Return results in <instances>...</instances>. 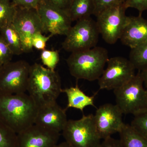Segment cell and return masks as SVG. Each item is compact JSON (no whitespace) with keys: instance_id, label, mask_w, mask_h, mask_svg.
Listing matches in <instances>:
<instances>
[{"instance_id":"22","label":"cell","mask_w":147,"mask_h":147,"mask_svg":"<svg viewBox=\"0 0 147 147\" xmlns=\"http://www.w3.org/2000/svg\"><path fill=\"white\" fill-rule=\"evenodd\" d=\"M0 147H18V135L0 121Z\"/></svg>"},{"instance_id":"20","label":"cell","mask_w":147,"mask_h":147,"mask_svg":"<svg viewBox=\"0 0 147 147\" xmlns=\"http://www.w3.org/2000/svg\"><path fill=\"white\" fill-rule=\"evenodd\" d=\"M129 60L136 69L141 71L147 65V41L131 49Z\"/></svg>"},{"instance_id":"3","label":"cell","mask_w":147,"mask_h":147,"mask_svg":"<svg viewBox=\"0 0 147 147\" xmlns=\"http://www.w3.org/2000/svg\"><path fill=\"white\" fill-rule=\"evenodd\" d=\"M109 59L108 50L96 46L71 53L66 62L71 76L93 82L100 78Z\"/></svg>"},{"instance_id":"2","label":"cell","mask_w":147,"mask_h":147,"mask_svg":"<svg viewBox=\"0 0 147 147\" xmlns=\"http://www.w3.org/2000/svg\"><path fill=\"white\" fill-rule=\"evenodd\" d=\"M62 90L55 70L37 63L30 65L27 91L38 108L56 102Z\"/></svg>"},{"instance_id":"4","label":"cell","mask_w":147,"mask_h":147,"mask_svg":"<svg viewBox=\"0 0 147 147\" xmlns=\"http://www.w3.org/2000/svg\"><path fill=\"white\" fill-rule=\"evenodd\" d=\"M114 90L116 105L123 114L135 115L147 110V91L140 71Z\"/></svg>"},{"instance_id":"9","label":"cell","mask_w":147,"mask_h":147,"mask_svg":"<svg viewBox=\"0 0 147 147\" xmlns=\"http://www.w3.org/2000/svg\"><path fill=\"white\" fill-rule=\"evenodd\" d=\"M107 67L98 81L100 90H114L125 84L135 74V67L129 59L121 57L109 58Z\"/></svg>"},{"instance_id":"18","label":"cell","mask_w":147,"mask_h":147,"mask_svg":"<svg viewBox=\"0 0 147 147\" xmlns=\"http://www.w3.org/2000/svg\"><path fill=\"white\" fill-rule=\"evenodd\" d=\"M95 9L94 0H73L68 13L73 22L91 17Z\"/></svg>"},{"instance_id":"5","label":"cell","mask_w":147,"mask_h":147,"mask_svg":"<svg viewBox=\"0 0 147 147\" xmlns=\"http://www.w3.org/2000/svg\"><path fill=\"white\" fill-rule=\"evenodd\" d=\"M62 131L65 142L72 147H99L101 143L92 114L67 120Z\"/></svg>"},{"instance_id":"17","label":"cell","mask_w":147,"mask_h":147,"mask_svg":"<svg viewBox=\"0 0 147 147\" xmlns=\"http://www.w3.org/2000/svg\"><path fill=\"white\" fill-rule=\"evenodd\" d=\"M119 133L123 147H147V138L130 124L125 123Z\"/></svg>"},{"instance_id":"33","label":"cell","mask_w":147,"mask_h":147,"mask_svg":"<svg viewBox=\"0 0 147 147\" xmlns=\"http://www.w3.org/2000/svg\"><path fill=\"white\" fill-rule=\"evenodd\" d=\"M53 147H72L68 143L65 142H62L60 144H57Z\"/></svg>"},{"instance_id":"31","label":"cell","mask_w":147,"mask_h":147,"mask_svg":"<svg viewBox=\"0 0 147 147\" xmlns=\"http://www.w3.org/2000/svg\"><path fill=\"white\" fill-rule=\"evenodd\" d=\"M99 147H123L119 139H114L112 137L103 139Z\"/></svg>"},{"instance_id":"36","label":"cell","mask_w":147,"mask_h":147,"mask_svg":"<svg viewBox=\"0 0 147 147\" xmlns=\"http://www.w3.org/2000/svg\"></svg>"},{"instance_id":"1","label":"cell","mask_w":147,"mask_h":147,"mask_svg":"<svg viewBox=\"0 0 147 147\" xmlns=\"http://www.w3.org/2000/svg\"><path fill=\"white\" fill-rule=\"evenodd\" d=\"M38 110L35 102L26 93H0V121L17 134L34 124Z\"/></svg>"},{"instance_id":"12","label":"cell","mask_w":147,"mask_h":147,"mask_svg":"<svg viewBox=\"0 0 147 147\" xmlns=\"http://www.w3.org/2000/svg\"><path fill=\"white\" fill-rule=\"evenodd\" d=\"M123 115L116 104L105 103L97 108L94 120L100 139L103 140L120 132L125 124Z\"/></svg>"},{"instance_id":"8","label":"cell","mask_w":147,"mask_h":147,"mask_svg":"<svg viewBox=\"0 0 147 147\" xmlns=\"http://www.w3.org/2000/svg\"><path fill=\"white\" fill-rule=\"evenodd\" d=\"M30 65L25 61L9 62L0 69V93L18 94L26 93Z\"/></svg>"},{"instance_id":"24","label":"cell","mask_w":147,"mask_h":147,"mask_svg":"<svg viewBox=\"0 0 147 147\" xmlns=\"http://www.w3.org/2000/svg\"><path fill=\"white\" fill-rule=\"evenodd\" d=\"M130 125L147 139V110L134 115Z\"/></svg>"},{"instance_id":"11","label":"cell","mask_w":147,"mask_h":147,"mask_svg":"<svg viewBox=\"0 0 147 147\" xmlns=\"http://www.w3.org/2000/svg\"><path fill=\"white\" fill-rule=\"evenodd\" d=\"M17 7L12 25L20 36L24 53L32 50V39L38 32L43 33L40 18L36 9Z\"/></svg>"},{"instance_id":"6","label":"cell","mask_w":147,"mask_h":147,"mask_svg":"<svg viewBox=\"0 0 147 147\" xmlns=\"http://www.w3.org/2000/svg\"><path fill=\"white\" fill-rule=\"evenodd\" d=\"M100 33L96 24L91 17L76 21L71 26L62 43L63 48L72 53L96 47Z\"/></svg>"},{"instance_id":"32","label":"cell","mask_w":147,"mask_h":147,"mask_svg":"<svg viewBox=\"0 0 147 147\" xmlns=\"http://www.w3.org/2000/svg\"><path fill=\"white\" fill-rule=\"evenodd\" d=\"M140 71L145 88L147 89V65Z\"/></svg>"},{"instance_id":"7","label":"cell","mask_w":147,"mask_h":147,"mask_svg":"<svg viewBox=\"0 0 147 147\" xmlns=\"http://www.w3.org/2000/svg\"><path fill=\"white\" fill-rule=\"evenodd\" d=\"M124 4L106 9L96 16L100 34L105 42L114 44L120 39L128 20Z\"/></svg>"},{"instance_id":"25","label":"cell","mask_w":147,"mask_h":147,"mask_svg":"<svg viewBox=\"0 0 147 147\" xmlns=\"http://www.w3.org/2000/svg\"><path fill=\"white\" fill-rule=\"evenodd\" d=\"M96 16L106 9L114 6L124 4L125 0H94Z\"/></svg>"},{"instance_id":"13","label":"cell","mask_w":147,"mask_h":147,"mask_svg":"<svg viewBox=\"0 0 147 147\" xmlns=\"http://www.w3.org/2000/svg\"><path fill=\"white\" fill-rule=\"evenodd\" d=\"M17 135L18 147H53L60 133L34 124Z\"/></svg>"},{"instance_id":"23","label":"cell","mask_w":147,"mask_h":147,"mask_svg":"<svg viewBox=\"0 0 147 147\" xmlns=\"http://www.w3.org/2000/svg\"><path fill=\"white\" fill-rule=\"evenodd\" d=\"M40 59L42 63L46 66L47 68L55 70L59 62V54L57 51L45 49L41 52Z\"/></svg>"},{"instance_id":"16","label":"cell","mask_w":147,"mask_h":147,"mask_svg":"<svg viewBox=\"0 0 147 147\" xmlns=\"http://www.w3.org/2000/svg\"><path fill=\"white\" fill-rule=\"evenodd\" d=\"M62 92L66 94L67 104L66 110L69 108L80 110L83 112L84 108L87 106L95 107L94 104L95 96L96 93L92 96L86 94L76 85L75 87H70L62 90Z\"/></svg>"},{"instance_id":"34","label":"cell","mask_w":147,"mask_h":147,"mask_svg":"<svg viewBox=\"0 0 147 147\" xmlns=\"http://www.w3.org/2000/svg\"><path fill=\"white\" fill-rule=\"evenodd\" d=\"M3 65H0V69H1V67Z\"/></svg>"},{"instance_id":"28","label":"cell","mask_w":147,"mask_h":147,"mask_svg":"<svg viewBox=\"0 0 147 147\" xmlns=\"http://www.w3.org/2000/svg\"><path fill=\"white\" fill-rule=\"evenodd\" d=\"M124 5L127 9L133 8L137 9L139 15H142L143 11L147 10V0H125Z\"/></svg>"},{"instance_id":"15","label":"cell","mask_w":147,"mask_h":147,"mask_svg":"<svg viewBox=\"0 0 147 147\" xmlns=\"http://www.w3.org/2000/svg\"><path fill=\"white\" fill-rule=\"evenodd\" d=\"M123 45L131 49L147 41V20L142 15L128 16V20L120 38Z\"/></svg>"},{"instance_id":"35","label":"cell","mask_w":147,"mask_h":147,"mask_svg":"<svg viewBox=\"0 0 147 147\" xmlns=\"http://www.w3.org/2000/svg\"><path fill=\"white\" fill-rule=\"evenodd\" d=\"M10 1H12V0H10Z\"/></svg>"},{"instance_id":"19","label":"cell","mask_w":147,"mask_h":147,"mask_svg":"<svg viewBox=\"0 0 147 147\" xmlns=\"http://www.w3.org/2000/svg\"><path fill=\"white\" fill-rule=\"evenodd\" d=\"M0 35L13 55L24 53L21 38L12 24L0 28Z\"/></svg>"},{"instance_id":"27","label":"cell","mask_w":147,"mask_h":147,"mask_svg":"<svg viewBox=\"0 0 147 147\" xmlns=\"http://www.w3.org/2000/svg\"><path fill=\"white\" fill-rule=\"evenodd\" d=\"M13 56L6 43L0 35V65L11 61Z\"/></svg>"},{"instance_id":"14","label":"cell","mask_w":147,"mask_h":147,"mask_svg":"<svg viewBox=\"0 0 147 147\" xmlns=\"http://www.w3.org/2000/svg\"><path fill=\"white\" fill-rule=\"evenodd\" d=\"M66 111L56 102L40 107L34 124L60 133L68 120Z\"/></svg>"},{"instance_id":"21","label":"cell","mask_w":147,"mask_h":147,"mask_svg":"<svg viewBox=\"0 0 147 147\" xmlns=\"http://www.w3.org/2000/svg\"><path fill=\"white\" fill-rule=\"evenodd\" d=\"M16 9L10 0H0V28L12 24Z\"/></svg>"},{"instance_id":"26","label":"cell","mask_w":147,"mask_h":147,"mask_svg":"<svg viewBox=\"0 0 147 147\" xmlns=\"http://www.w3.org/2000/svg\"><path fill=\"white\" fill-rule=\"evenodd\" d=\"M53 36L50 34L49 36H46L42 34L41 32H38L33 36L32 39V45L33 47L38 50H45L46 47V43L48 40Z\"/></svg>"},{"instance_id":"30","label":"cell","mask_w":147,"mask_h":147,"mask_svg":"<svg viewBox=\"0 0 147 147\" xmlns=\"http://www.w3.org/2000/svg\"><path fill=\"white\" fill-rule=\"evenodd\" d=\"M51 4L58 8L69 11L73 0H46Z\"/></svg>"},{"instance_id":"10","label":"cell","mask_w":147,"mask_h":147,"mask_svg":"<svg viewBox=\"0 0 147 147\" xmlns=\"http://www.w3.org/2000/svg\"><path fill=\"white\" fill-rule=\"evenodd\" d=\"M40 18L43 33L53 36L64 35L71 28V21L68 11L42 0L36 9Z\"/></svg>"},{"instance_id":"29","label":"cell","mask_w":147,"mask_h":147,"mask_svg":"<svg viewBox=\"0 0 147 147\" xmlns=\"http://www.w3.org/2000/svg\"><path fill=\"white\" fill-rule=\"evenodd\" d=\"M42 0H12L13 4L17 7L28 9H37Z\"/></svg>"}]
</instances>
